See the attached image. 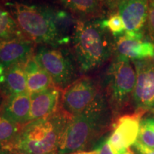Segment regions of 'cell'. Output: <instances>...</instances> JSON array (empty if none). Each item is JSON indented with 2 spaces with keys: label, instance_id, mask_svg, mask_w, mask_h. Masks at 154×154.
Segmentation results:
<instances>
[{
  "label": "cell",
  "instance_id": "cell-1",
  "mask_svg": "<svg viewBox=\"0 0 154 154\" xmlns=\"http://www.w3.org/2000/svg\"><path fill=\"white\" fill-rule=\"evenodd\" d=\"M113 119L101 91L87 109L71 117L59 142L58 153L71 154L86 149L112 128Z\"/></svg>",
  "mask_w": 154,
  "mask_h": 154
},
{
  "label": "cell",
  "instance_id": "cell-2",
  "mask_svg": "<svg viewBox=\"0 0 154 154\" xmlns=\"http://www.w3.org/2000/svg\"><path fill=\"white\" fill-rule=\"evenodd\" d=\"M112 36L102 25V19H78L72 44L81 75L96 70L110 59L114 51Z\"/></svg>",
  "mask_w": 154,
  "mask_h": 154
},
{
  "label": "cell",
  "instance_id": "cell-3",
  "mask_svg": "<svg viewBox=\"0 0 154 154\" xmlns=\"http://www.w3.org/2000/svg\"><path fill=\"white\" fill-rule=\"evenodd\" d=\"M71 116L62 109L44 119L29 122L11 143L3 144L10 152L24 154H55Z\"/></svg>",
  "mask_w": 154,
  "mask_h": 154
},
{
  "label": "cell",
  "instance_id": "cell-4",
  "mask_svg": "<svg viewBox=\"0 0 154 154\" xmlns=\"http://www.w3.org/2000/svg\"><path fill=\"white\" fill-rule=\"evenodd\" d=\"M5 7L24 36L34 43L51 47L62 46L54 22L52 7L17 1L6 2Z\"/></svg>",
  "mask_w": 154,
  "mask_h": 154
},
{
  "label": "cell",
  "instance_id": "cell-5",
  "mask_svg": "<svg viewBox=\"0 0 154 154\" xmlns=\"http://www.w3.org/2000/svg\"><path fill=\"white\" fill-rule=\"evenodd\" d=\"M136 81L135 69L129 59L117 55L113 59L104 77L106 98L113 118H118L132 100Z\"/></svg>",
  "mask_w": 154,
  "mask_h": 154
},
{
  "label": "cell",
  "instance_id": "cell-6",
  "mask_svg": "<svg viewBox=\"0 0 154 154\" xmlns=\"http://www.w3.org/2000/svg\"><path fill=\"white\" fill-rule=\"evenodd\" d=\"M34 56L59 89L65 90L81 75L72 50L66 46L39 44Z\"/></svg>",
  "mask_w": 154,
  "mask_h": 154
},
{
  "label": "cell",
  "instance_id": "cell-7",
  "mask_svg": "<svg viewBox=\"0 0 154 154\" xmlns=\"http://www.w3.org/2000/svg\"><path fill=\"white\" fill-rule=\"evenodd\" d=\"M63 91L61 109L71 116L83 112L101 92L99 84L89 76L77 79Z\"/></svg>",
  "mask_w": 154,
  "mask_h": 154
},
{
  "label": "cell",
  "instance_id": "cell-8",
  "mask_svg": "<svg viewBox=\"0 0 154 154\" xmlns=\"http://www.w3.org/2000/svg\"><path fill=\"white\" fill-rule=\"evenodd\" d=\"M146 112L135 111L134 113L119 116L112 124V133L108 142L116 154H122L134 145L138 139L142 116Z\"/></svg>",
  "mask_w": 154,
  "mask_h": 154
},
{
  "label": "cell",
  "instance_id": "cell-9",
  "mask_svg": "<svg viewBox=\"0 0 154 154\" xmlns=\"http://www.w3.org/2000/svg\"><path fill=\"white\" fill-rule=\"evenodd\" d=\"M136 81L133 94L136 111L154 113V65L150 59L133 61Z\"/></svg>",
  "mask_w": 154,
  "mask_h": 154
},
{
  "label": "cell",
  "instance_id": "cell-10",
  "mask_svg": "<svg viewBox=\"0 0 154 154\" xmlns=\"http://www.w3.org/2000/svg\"><path fill=\"white\" fill-rule=\"evenodd\" d=\"M118 9L126 26L125 33L143 35L147 22L149 0H124L119 5Z\"/></svg>",
  "mask_w": 154,
  "mask_h": 154
},
{
  "label": "cell",
  "instance_id": "cell-11",
  "mask_svg": "<svg viewBox=\"0 0 154 154\" xmlns=\"http://www.w3.org/2000/svg\"><path fill=\"white\" fill-rule=\"evenodd\" d=\"M114 50L117 55L132 61L151 59L154 57V44L143 35H131L124 33L116 37Z\"/></svg>",
  "mask_w": 154,
  "mask_h": 154
},
{
  "label": "cell",
  "instance_id": "cell-12",
  "mask_svg": "<svg viewBox=\"0 0 154 154\" xmlns=\"http://www.w3.org/2000/svg\"><path fill=\"white\" fill-rule=\"evenodd\" d=\"M34 44L27 38H0V65L7 68L25 63L34 55Z\"/></svg>",
  "mask_w": 154,
  "mask_h": 154
},
{
  "label": "cell",
  "instance_id": "cell-13",
  "mask_svg": "<svg viewBox=\"0 0 154 154\" xmlns=\"http://www.w3.org/2000/svg\"><path fill=\"white\" fill-rule=\"evenodd\" d=\"M60 91L56 86H51L31 94L30 121L47 118L57 112L61 99Z\"/></svg>",
  "mask_w": 154,
  "mask_h": 154
},
{
  "label": "cell",
  "instance_id": "cell-14",
  "mask_svg": "<svg viewBox=\"0 0 154 154\" xmlns=\"http://www.w3.org/2000/svg\"><path fill=\"white\" fill-rule=\"evenodd\" d=\"M31 94L28 91L5 98L0 111L7 118L20 126L30 122Z\"/></svg>",
  "mask_w": 154,
  "mask_h": 154
},
{
  "label": "cell",
  "instance_id": "cell-15",
  "mask_svg": "<svg viewBox=\"0 0 154 154\" xmlns=\"http://www.w3.org/2000/svg\"><path fill=\"white\" fill-rule=\"evenodd\" d=\"M25 63H17L5 68L0 76V94L2 96L7 98L11 95L27 91Z\"/></svg>",
  "mask_w": 154,
  "mask_h": 154
},
{
  "label": "cell",
  "instance_id": "cell-16",
  "mask_svg": "<svg viewBox=\"0 0 154 154\" xmlns=\"http://www.w3.org/2000/svg\"><path fill=\"white\" fill-rule=\"evenodd\" d=\"M61 5L78 19H102L104 10L101 0H60Z\"/></svg>",
  "mask_w": 154,
  "mask_h": 154
},
{
  "label": "cell",
  "instance_id": "cell-17",
  "mask_svg": "<svg viewBox=\"0 0 154 154\" xmlns=\"http://www.w3.org/2000/svg\"><path fill=\"white\" fill-rule=\"evenodd\" d=\"M24 69L27 91L30 94L42 91L54 86L51 77L36 60L34 55L26 61Z\"/></svg>",
  "mask_w": 154,
  "mask_h": 154
},
{
  "label": "cell",
  "instance_id": "cell-18",
  "mask_svg": "<svg viewBox=\"0 0 154 154\" xmlns=\"http://www.w3.org/2000/svg\"><path fill=\"white\" fill-rule=\"evenodd\" d=\"M52 15L54 24L61 38L62 46L72 42L73 34L78 19L66 9L52 7Z\"/></svg>",
  "mask_w": 154,
  "mask_h": 154
},
{
  "label": "cell",
  "instance_id": "cell-19",
  "mask_svg": "<svg viewBox=\"0 0 154 154\" xmlns=\"http://www.w3.org/2000/svg\"><path fill=\"white\" fill-rule=\"evenodd\" d=\"M12 37L26 38L10 12L0 5V38Z\"/></svg>",
  "mask_w": 154,
  "mask_h": 154
},
{
  "label": "cell",
  "instance_id": "cell-20",
  "mask_svg": "<svg viewBox=\"0 0 154 154\" xmlns=\"http://www.w3.org/2000/svg\"><path fill=\"white\" fill-rule=\"evenodd\" d=\"M22 127L7 118L0 111V144L11 143L18 135Z\"/></svg>",
  "mask_w": 154,
  "mask_h": 154
},
{
  "label": "cell",
  "instance_id": "cell-21",
  "mask_svg": "<svg viewBox=\"0 0 154 154\" xmlns=\"http://www.w3.org/2000/svg\"><path fill=\"white\" fill-rule=\"evenodd\" d=\"M102 25L110 32L113 37H118L126 32V26L118 13H113L107 19H102Z\"/></svg>",
  "mask_w": 154,
  "mask_h": 154
},
{
  "label": "cell",
  "instance_id": "cell-22",
  "mask_svg": "<svg viewBox=\"0 0 154 154\" xmlns=\"http://www.w3.org/2000/svg\"><path fill=\"white\" fill-rule=\"evenodd\" d=\"M137 140L148 147L154 149V131L149 126L146 119L142 120L140 122Z\"/></svg>",
  "mask_w": 154,
  "mask_h": 154
},
{
  "label": "cell",
  "instance_id": "cell-23",
  "mask_svg": "<svg viewBox=\"0 0 154 154\" xmlns=\"http://www.w3.org/2000/svg\"><path fill=\"white\" fill-rule=\"evenodd\" d=\"M146 23L149 39L154 44V0H149V10Z\"/></svg>",
  "mask_w": 154,
  "mask_h": 154
},
{
  "label": "cell",
  "instance_id": "cell-24",
  "mask_svg": "<svg viewBox=\"0 0 154 154\" xmlns=\"http://www.w3.org/2000/svg\"><path fill=\"white\" fill-rule=\"evenodd\" d=\"M133 148L136 154H154V149L148 147L138 140H136L133 145Z\"/></svg>",
  "mask_w": 154,
  "mask_h": 154
},
{
  "label": "cell",
  "instance_id": "cell-25",
  "mask_svg": "<svg viewBox=\"0 0 154 154\" xmlns=\"http://www.w3.org/2000/svg\"><path fill=\"white\" fill-rule=\"evenodd\" d=\"M124 0H101L103 7L109 9L110 11H114L118 9L120 4Z\"/></svg>",
  "mask_w": 154,
  "mask_h": 154
},
{
  "label": "cell",
  "instance_id": "cell-26",
  "mask_svg": "<svg viewBox=\"0 0 154 154\" xmlns=\"http://www.w3.org/2000/svg\"><path fill=\"white\" fill-rule=\"evenodd\" d=\"M99 154H116L114 150L112 149L107 139L99 148Z\"/></svg>",
  "mask_w": 154,
  "mask_h": 154
},
{
  "label": "cell",
  "instance_id": "cell-27",
  "mask_svg": "<svg viewBox=\"0 0 154 154\" xmlns=\"http://www.w3.org/2000/svg\"><path fill=\"white\" fill-rule=\"evenodd\" d=\"M71 154H99V149H96V150H92V151H76Z\"/></svg>",
  "mask_w": 154,
  "mask_h": 154
},
{
  "label": "cell",
  "instance_id": "cell-28",
  "mask_svg": "<svg viewBox=\"0 0 154 154\" xmlns=\"http://www.w3.org/2000/svg\"><path fill=\"white\" fill-rule=\"evenodd\" d=\"M0 154H11V152L6 149L3 144H0Z\"/></svg>",
  "mask_w": 154,
  "mask_h": 154
},
{
  "label": "cell",
  "instance_id": "cell-29",
  "mask_svg": "<svg viewBox=\"0 0 154 154\" xmlns=\"http://www.w3.org/2000/svg\"><path fill=\"white\" fill-rule=\"evenodd\" d=\"M146 121L149 124L150 126L151 127L152 129L154 131V119H151V118H149V119H146Z\"/></svg>",
  "mask_w": 154,
  "mask_h": 154
},
{
  "label": "cell",
  "instance_id": "cell-30",
  "mask_svg": "<svg viewBox=\"0 0 154 154\" xmlns=\"http://www.w3.org/2000/svg\"><path fill=\"white\" fill-rule=\"evenodd\" d=\"M2 95L1 94H0V110H1L2 109V104H3V102H4V100L2 99Z\"/></svg>",
  "mask_w": 154,
  "mask_h": 154
},
{
  "label": "cell",
  "instance_id": "cell-31",
  "mask_svg": "<svg viewBox=\"0 0 154 154\" xmlns=\"http://www.w3.org/2000/svg\"><path fill=\"white\" fill-rule=\"evenodd\" d=\"M11 154H24L22 153H19V152H11Z\"/></svg>",
  "mask_w": 154,
  "mask_h": 154
},
{
  "label": "cell",
  "instance_id": "cell-32",
  "mask_svg": "<svg viewBox=\"0 0 154 154\" xmlns=\"http://www.w3.org/2000/svg\"><path fill=\"white\" fill-rule=\"evenodd\" d=\"M152 62H153V64L154 65V57H153V61H152Z\"/></svg>",
  "mask_w": 154,
  "mask_h": 154
},
{
  "label": "cell",
  "instance_id": "cell-33",
  "mask_svg": "<svg viewBox=\"0 0 154 154\" xmlns=\"http://www.w3.org/2000/svg\"><path fill=\"white\" fill-rule=\"evenodd\" d=\"M1 1H4V0H1Z\"/></svg>",
  "mask_w": 154,
  "mask_h": 154
}]
</instances>
